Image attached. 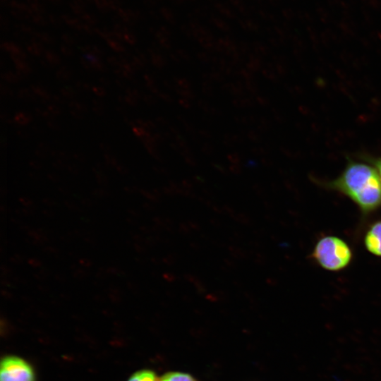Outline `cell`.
I'll return each mask as SVG.
<instances>
[{
	"instance_id": "31",
	"label": "cell",
	"mask_w": 381,
	"mask_h": 381,
	"mask_svg": "<svg viewBox=\"0 0 381 381\" xmlns=\"http://www.w3.org/2000/svg\"><path fill=\"white\" fill-rule=\"evenodd\" d=\"M47 125L49 128L54 130L57 129L59 127V125L57 124V123L52 119L48 121Z\"/></svg>"
},
{
	"instance_id": "34",
	"label": "cell",
	"mask_w": 381,
	"mask_h": 381,
	"mask_svg": "<svg viewBox=\"0 0 381 381\" xmlns=\"http://www.w3.org/2000/svg\"><path fill=\"white\" fill-rule=\"evenodd\" d=\"M18 134L20 137L25 138L28 135L27 132L24 130H20L18 131Z\"/></svg>"
},
{
	"instance_id": "1",
	"label": "cell",
	"mask_w": 381,
	"mask_h": 381,
	"mask_svg": "<svg viewBox=\"0 0 381 381\" xmlns=\"http://www.w3.org/2000/svg\"><path fill=\"white\" fill-rule=\"evenodd\" d=\"M324 185L349 198L365 215L381 207V179L368 162L349 159L341 173Z\"/></svg>"
},
{
	"instance_id": "12",
	"label": "cell",
	"mask_w": 381,
	"mask_h": 381,
	"mask_svg": "<svg viewBox=\"0 0 381 381\" xmlns=\"http://www.w3.org/2000/svg\"><path fill=\"white\" fill-rule=\"evenodd\" d=\"M260 68V62L258 60L253 59L247 65V68L251 71L252 72L258 71Z\"/></svg>"
},
{
	"instance_id": "6",
	"label": "cell",
	"mask_w": 381,
	"mask_h": 381,
	"mask_svg": "<svg viewBox=\"0 0 381 381\" xmlns=\"http://www.w3.org/2000/svg\"><path fill=\"white\" fill-rule=\"evenodd\" d=\"M159 381H196L190 375L183 372H168L163 375Z\"/></svg>"
},
{
	"instance_id": "17",
	"label": "cell",
	"mask_w": 381,
	"mask_h": 381,
	"mask_svg": "<svg viewBox=\"0 0 381 381\" xmlns=\"http://www.w3.org/2000/svg\"><path fill=\"white\" fill-rule=\"evenodd\" d=\"M202 151L206 155H210L214 151V147L210 143H205L202 147Z\"/></svg>"
},
{
	"instance_id": "9",
	"label": "cell",
	"mask_w": 381,
	"mask_h": 381,
	"mask_svg": "<svg viewBox=\"0 0 381 381\" xmlns=\"http://www.w3.org/2000/svg\"><path fill=\"white\" fill-rule=\"evenodd\" d=\"M71 75V71L67 66L61 67L56 72V77L61 81H66L70 78Z\"/></svg>"
},
{
	"instance_id": "18",
	"label": "cell",
	"mask_w": 381,
	"mask_h": 381,
	"mask_svg": "<svg viewBox=\"0 0 381 381\" xmlns=\"http://www.w3.org/2000/svg\"><path fill=\"white\" fill-rule=\"evenodd\" d=\"M143 100L148 105H154L157 102L156 99L150 95H145Z\"/></svg>"
},
{
	"instance_id": "22",
	"label": "cell",
	"mask_w": 381,
	"mask_h": 381,
	"mask_svg": "<svg viewBox=\"0 0 381 381\" xmlns=\"http://www.w3.org/2000/svg\"><path fill=\"white\" fill-rule=\"evenodd\" d=\"M159 97L164 100L167 102H171L172 101V97L170 95L164 92H159L158 93Z\"/></svg>"
},
{
	"instance_id": "26",
	"label": "cell",
	"mask_w": 381,
	"mask_h": 381,
	"mask_svg": "<svg viewBox=\"0 0 381 381\" xmlns=\"http://www.w3.org/2000/svg\"><path fill=\"white\" fill-rule=\"evenodd\" d=\"M155 122L159 126H164L167 124V121L162 116H158L155 119Z\"/></svg>"
},
{
	"instance_id": "28",
	"label": "cell",
	"mask_w": 381,
	"mask_h": 381,
	"mask_svg": "<svg viewBox=\"0 0 381 381\" xmlns=\"http://www.w3.org/2000/svg\"><path fill=\"white\" fill-rule=\"evenodd\" d=\"M229 169L235 174H238L241 171V169L238 164H233L229 167Z\"/></svg>"
},
{
	"instance_id": "21",
	"label": "cell",
	"mask_w": 381,
	"mask_h": 381,
	"mask_svg": "<svg viewBox=\"0 0 381 381\" xmlns=\"http://www.w3.org/2000/svg\"><path fill=\"white\" fill-rule=\"evenodd\" d=\"M138 102V99L135 97H133L129 95H126L125 97V102L130 105H136Z\"/></svg>"
},
{
	"instance_id": "35",
	"label": "cell",
	"mask_w": 381,
	"mask_h": 381,
	"mask_svg": "<svg viewBox=\"0 0 381 381\" xmlns=\"http://www.w3.org/2000/svg\"><path fill=\"white\" fill-rule=\"evenodd\" d=\"M102 150L107 152L109 150V146L107 144L102 143L100 145Z\"/></svg>"
},
{
	"instance_id": "4",
	"label": "cell",
	"mask_w": 381,
	"mask_h": 381,
	"mask_svg": "<svg viewBox=\"0 0 381 381\" xmlns=\"http://www.w3.org/2000/svg\"><path fill=\"white\" fill-rule=\"evenodd\" d=\"M366 250L371 254L381 257V220L372 223L363 238Z\"/></svg>"
},
{
	"instance_id": "2",
	"label": "cell",
	"mask_w": 381,
	"mask_h": 381,
	"mask_svg": "<svg viewBox=\"0 0 381 381\" xmlns=\"http://www.w3.org/2000/svg\"><path fill=\"white\" fill-rule=\"evenodd\" d=\"M311 257L323 269L336 272L350 264L353 254L345 241L338 236H326L318 241Z\"/></svg>"
},
{
	"instance_id": "15",
	"label": "cell",
	"mask_w": 381,
	"mask_h": 381,
	"mask_svg": "<svg viewBox=\"0 0 381 381\" xmlns=\"http://www.w3.org/2000/svg\"><path fill=\"white\" fill-rule=\"evenodd\" d=\"M248 137L253 142H258L261 139L260 133L253 131L248 132Z\"/></svg>"
},
{
	"instance_id": "7",
	"label": "cell",
	"mask_w": 381,
	"mask_h": 381,
	"mask_svg": "<svg viewBox=\"0 0 381 381\" xmlns=\"http://www.w3.org/2000/svg\"><path fill=\"white\" fill-rule=\"evenodd\" d=\"M363 161L371 164L377 169L381 179V157H375L369 155L362 156Z\"/></svg>"
},
{
	"instance_id": "16",
	"label": "cell",
	"mask_w": 381,
	"mask_h": 381,
	"mask_svg": "<svg viewBox=\"0 0 381 381\" xmlns=\"http://www.w3.org/2000/svg\"><path fill=\"white\" fill-rule=\"evenodd\" d=\"M227 159L233 164H238L240 162V156L236 153L230 154L227 156Z\"/></svg>"
},
{
	"instance_id": "10",
	"label": "cell",
	"mask_w": 381,
	"mask_h": 381,
	"mask_svg": "<svg viewBox=\"0 0 381 381\" xmlns=\"http://www.w3.org/2000/svg\"><path fill=\"white\" fill-rule=\"evenodd\" d=\"M61 94L65 97L72 98L75 96V92L73 87L66 86L61 89Z\"/></svg>"
},
{
	"instance_id": "25",
	"label": "cell",
	"mask_w": 381,
	"mask_h": 381,
	"mask_svg": "<svg viewBox=\"0 0 381 381\" xmlns=\"http://www.w3.org/2000/svg\"><path fill=\"white\" fill-rule=\"evenodd\" d=\"M253 153L257 155H262L265 154V148L264 147H254L252 149Z\"/></svg>"
},
{
	"instance_id": "29",
	"label": "cell",
	"mask_w": 381,
	"mask_h": 381,
	"mask_svg": "<svg viewBox=\"0 0 381 381\" xmlns=\"http://www.w3.org/2000/svg\"><path fill=\"white\" fill-rule=\"evenodd\" d=\"M55 104H62L64 103V98L61 97V96L59 95H54L52 97V99Z\"/></svg>"
},
{
	"instance_id": "11",
	"label": "cell",
	"mask_w": 381,
	"mask_h": 381,
	"mask_svg": "<svg viewBox=\"0 0 381 381\" xmlns=\"http://www.w3.org/2000/svg\"><path fill=\"white\" fill-rule=\"evenodd\" d=\"M2 77L8 82L11 83H16V81L19 80L20 78L18 75V74H15L12 72H6L5 74L2 75Z\"/></svg>"
},
{
	"instance_id": "13",
	"label": "cell",
	"mask_w": 381,
	"mask_h": 381,
	"mask_svg": "<svg viewBox=\"0 0 381 381\" xmlns=\"http://www.w3.org/2000/svg\"><path fill=\"white\" fill-rule=\"evenodd\" d=\"M202 89L203 93L208 96L212 95L213 93V87L210 85V82H207V81L205 82L202 85Z\"/></svg>"
},
{
	"instance_id": "5",
	"label": "cell",
	"mask_w": 381,
	"mask_h": 381,
	"mask_svg": "<svg viewBox=\"0 0 381 381\" xmlns=\"http://www.w3.org/2000/svg\"><path fill=\"white\" fill-rule=\"evenodd\" d=\"M127 381H159L155 373L151 370H140L132 374Z\"/></svg>"
},
{
	"instance_id": "27",
	"label": "cell",
	"mask_w": 381,
	"mask_h": 381,
	"mask_svg": "<svg viewBox=\"0 0 381 381\" xmlns=\"http://www.w3.org/2000/svg\"><path fill=\"white\" fill-rule=\"evenodd\" d=\"M256 102L262 106H265L267 104V99L262 96L257 97Z\"/></svg>"
},
{
	"instance_id": "23",
	"label": "cell",
	"mask_w": 381,
	"mask_h": 381,
	"mask_svg": "<svg viewBox=\"0 0 381 381\" xmlns=\"http://www.w3.org/2000/svg\"><path fill=\"white\" fill-rule=\"evenodd\" d=\"M179 102L180 105H181L184 108H189L190 107V100L188 99L181 97L179 99Z\"/></svg>"
},
{
	"instance_id": "30",
	"label": "cell",
	"mask_w": 381,
	"mask_h": 381,
	"mask_svg": "<svg viewBox=\"0 0 381 381\" xmlns=\"http://www.w3.org/2000/svg\"><path fill=\"white\" fill-rule=\"evenodd\" d=\"M199 134L205 138H211L212 135L210 133V132H209L207 130H202L200 131Z\"/></svg>"
},
{
	"instance_id": "24",
	"label": "cell",
	"mask_w": 381,
	"mask_h": 381,
	"mask_svg": "<svg viewBox=\"0 0 381 381\" xmlns=\"http://www.w3.org/2000/svg\"><path fill=\"white\" fill-rule=\"evenodd\" d=\"M93 111L98 115H102L104 109L102 104H99L93 106Z\"/></svg>"
},
{
	"instance_id": "14",
	"label": "cell",
	"mask_w": 381,
	"mask_h": 381,
	"mask_svg": "<svg viewBox=\"0 0 381 381\" xmlns=\"http://www.w3.org/2000/svg\"><path fill=\"white\" fill-rule=\"evenodd\" d=\"M47 110L52 115H59L61 113V109L56 104H49L47 107Z\"/></svg>"
},
{
	"instance_id": "8",
	"label": "cell",
	"mask_w": 381,
	"mask_h": 381,
	"mask_svg": "<svg viewBox=\"0 0 381 381\" xmlns=\"http://www.w3.org/2000/svg\"><path fill=\"white\" fill-rule=\"evenodd\" d=\"M14 120L19 125H26L30 121L31 116L25 112H18Z\"/></svg>"
},
{
	"instance_id": "20",
	"label": "cell",
	"mask_w": 381,
	"mask_h": 381,
	"mask_svg": "<svg viewBox=\"0 0 381 381\" xmlns=\"http://www.w3.org/2000/svg\"><path fill=\"white\" fill-rule=\"evenodd\" d=\"M183 157H184L185 161L188 164L191 165V166H194L196 164L195 160L193 158L191 152Z\"/></svg>"
},
{
	"instance_id": "33",
	"label": "cell",
	"mask_w": 381,
	"mask_h": 381,
	"mask_svg": "<svg viewBox=\"0 0 381 381\" xmlns=\"http://www.w3.org/2000/svg\"><path fill=\"white\" fill-rule=\"evenodd\" d=\"M116 84L118 85L119 87H120L121 88H123V87H126V83H125V81H123V80L121 79H118L116 80Z\"/></svg>"
},
{
	"instance_id": "3",
	"label": "cell",
	"mask_w": 381,
	"mask_h": 381,
	"mask_svg": "<svg viewBox=\"0 0 381 381\" xmlns=\"http://www.w3.org/2000/svg\"><path fill=\"white\" fill-rule=\"evenodd\" d=\"M0 381H35V375L32 367L25 360L10 355L1 361Z\"/></svg>"
},
{
	"instance_id": "32",
	"label": "cell",
	"mask_w": 381,
	"mask_h": 381,
	"mask_svg": "<svg viewBox=\"0 0 381 381\" xmlns=\"http://www.w3.org/2000/svg\"><path fill=\"white\" fill-rule=\"evenodd\" d=\"M99 82L101 84H102L103 85H109V80L105 77H102L99 78Z\"/></svg>"
},
{
	"instance_id": "19",
	"label": "cell",
	"mask_w": 381,
	"mask_h": 381,
	"mask_svg": "<svg viewBox=\"0 0 381 381\" xmlns=\"http://www.w3.org/2000/svg\"><path fill=\"white\" fill-rule=\"evenodd\" d=\"M92 91L99 97H104L106 95L105 90L100 86H95L92 87Z\"/></svg>"
}]
</instances>
